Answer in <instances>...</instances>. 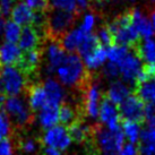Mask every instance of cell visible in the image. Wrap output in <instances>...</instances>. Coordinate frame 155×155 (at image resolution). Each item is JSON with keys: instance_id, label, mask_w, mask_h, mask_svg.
<instances>
[{"instance_id": "6da1fadb", "label": "cell", "mask_w": 155, "mask_h": 155, "mask_svg": "<svg viewBox=\"0 0 155 155\" xmlns=\"http://www.w3.org/2000/svg\"><path fill=\"white\" fill-rule=\"evenodd\" d=\"M57 81L62 86L76 87L86 78V67L76 53H67L65 60L56 70Z\"/></svg>"}, {"instance_id": "7a4b0ae2", "label": "cell", "mask_w": 155, "mask_h": 155, "mask_svg": "<svg viewBox=\"0 0 155 155\" xmlns=\"http://www.w3.org/2000/svg\"><path fill=\"white\" fill-rule=\"evenodd\" d=\"M92 135L101 155H117L126 142L121 129L110 130L103 126H100L95 128Z\"/></svg>"}, {"instance_id": "3957f363", "label": "cell", "mask_w": 155, "mask_h": 155, "mask_svg": "<svg viewBox=\"0 0 155 155\" xmlns=\"http://www.w3.org/2000/svg\"><path fill=\"white\" fill-rule=\"evenodd\" d=\"M27 85L26 74L17 66H6L0 69V93L9 96H21Z\"/></svg>"}, {"instance_id": "277c9868", "label": "cell", "mask_w": 155, "mask_h": 155, "mask_svg": "<svg viewBox=\"0 0 155 155\" xmlns=\"http://www.w3.org/2000/svg\"><path fill=\"white\" fill-rule=\"evenodd\" d=\"M109 30L112 33L113 42L117 45H124V47H133L138 43L139 35L131 25L129 13H125L118 16L108 25Z\"/></svg>"}, {"instance_id": "5b68a950", "label": "cell", "mask_w": 155, "mask_h": 155, "mask_svg": "<svg viewBox=\"0 0 155 155\" xmlns=\"http://www.w3.org/2000/svg\"><path fill=\"white\" fill-rule=\"evenodd\" d=\"M4 111L10 121L17 126L28 125L32 120V110L22 96H9L4 104Z\"/></svg>"}, {"instance_id": "8992f818", "label": "cell", "mask_w": 155, "mask_h": 155, "mask_svg": "<svg viewBox=\"0 0 155 155\" xmlns=\"http://www.w3.org/2000/svg\"><path fill=\"white\" fill-rule=\"evenodd\" d=\"M144 67L145 66L143 65V61L138 53L130 49L125 58L118 64L119 77H121V81L128 84L129 86L136 85L144 70Z\"/></svg>"}, {"instance_id": "52a82bcc", "label": "cell", "mask_w": 155, "mask_h": 155, "mask_svg": "<svg viewBox=\"0 0 155 155\" xmlns=\"http://www.w3.org/2000/svg\"><path fill=\"white\" fill-rule=\"evenodd\" d=\"M76 21V14L62 12V10H52L47 16V26L50 35L58 38L65 35L71 30V26Z\"/></svg>"}, {"instance_id": "ba28073f", "label": "cell", "mask_w": 155, "mask_h": 155, "mask_svg": "<svg viewBox=\"0 0 155 155\" xmlns=\"http://www.w3.org/2000/svg\"><path fill=\"white\" fill-rule=\"evenodd\" d=\"M41 140L45 147H53L61 152L69 148L73 143L68 128L62 125H57L52 128L44 130Z\"/></svg>"}, {"instance_id": "9c48e42d", "label": "cell", "mask_w": 155, "mask_h": 155, "mask_svg": "<svg viewBox=\"0 0 155 155\" xmlns=\"http://www.w3.org/2000/svg\"><path fill=\"white\" fill-rule=\"evenodd\" d=\"M118 108L120 118H122L124 121L140 122L145 120L146 104L143 102L137 94H130Z\"/></svg>"}, {"instance_id": "30bf717a", "label": "cell", "mask_w": 155, "mask_h": 155, "mask_svg": "<svg viewBox=\"0 0 155 155\" xmlns=\"http://www.w3.org/2000/svg\"><path fill=\"white\" fill-rule=\"evenodd\" d=\"M102 91L97 83H90L84 93V110L88 118H99L100 107L102 103Z\"/></svg>"}, {"instance_id": "8fae6325", "label": "cell", "mask_w": 155, "mask_h": 155, "mask_svg": "<svg viewBox=\"0 0 155 155\" xmlns=\"http://www.w3.org/2000/svg\"><path fill=\"white\" fill-rule=\"evenodd\" d=\"M101 125L110 130L121 129L120 126V113L118 105L113 104L107 97L102 100V103L100 107L99 118Z\"/></svg>"}, {"instance_id": "7c38bea8", "label": "cell", "mask_w": 155, "mask_h": 155, "mask_svg": "<svg viewBox=\"0 0 155 155\" xmlns=\"http://www.w3.org/2000/svg\"><path fill=\"white\" fill-rule=\"evenodd\" d=\"M129 15L131 25L134 26V28L138 33L139 38L143 40L152 39L154 35V32H153L150 17L146 16L140 9L138 8H135L131 12H129Z\"/></svg>"}, {"instance_id": "4fadbf2b", "label": "cell", "mask_w": 155, "mask_h": 155, "mask_svg": "<svg viewBox=\"0 0 155 155\" xmlns=\"http://www.w3.org/2000/svg\"><path fill=\"white\" fill-rule=\"evenodd\" d=\"M42 85H43L44 91L47 93L48 105L60 108L66 99L65 87L62 86L56 78L52 77L47 78Z\"/></svg>"}, {"instance_id": "5bb4252c", "label": "cell", "mask_w": 155, "mask_h": 155, "mask_svg": "<svg viewBox=\"0 0 155 155\" xmlns=\"http://www.w3.org/2000/svg\"><path fill=\"white\" fill-rule=\"evenodd\" d=\"M67 53L61 47L60 42L51 41L45 49V59H47V70L49 74L56 73L57 68L64 62Z\"/></svg>"}, {"instance_id": "9a60e30c", "label": "cell", "mask_w": 155, "mask_h": 155, "mask_svg": "<svg viewBox=\"0 0 155 155\" xmlns=\"http://www.w3.org/2000/svg\"><path fill=\"white\" fill-rule=\"evenodd\" d=\"M35 16H36V13L33 12L28 6H26L23 1L15 4L10 13L12 21L18 24L21 27L33 26L35 22Z\"/></svg>"}, {"instance_id": "2e32d148", "label": "cell", "mask_w": 155, "mask_h": 155, "mask_svg": "<svg viewBox=\"0 0 155 155\" xmlns=\"http://www.w3.org/2000/svg\"><path fill=\"white\" fill-rule=\"evenodd\" d=\"M23 51L18 47L17 43H8L4 42L0 45V65L16 66L22 59Z\"/></svg>"}, {"instance_id": "e0dca14e", "label": "cell", "mask_w": 155, "mask_h": 155, "mask_svg": "<svg viewBox=\"0 0 155 155\" xmlns=\"http://www.w3.org/2000/svg\"><path fill=\"white\" fill-rule=\"evenodd\" d=\"M86 33H84L79 27H75L68 31L65 35H62L60 39L61 47L64 50L69 53H75L78 51L79 47L82 45L84 39L86 38Z\"/></svg>"}, {"instance_id": "ac0fdd59", "label": "cell", "mask_w": 155, "mask_h": 155, "mask_svg": "<svg viewBox=\"0 0 155 155\" xmlns=\"http://www.w3.org/2000/svg\"><path fill=\"white\" fill-rule=\"evenodd\" d=\"M40 40H41L40 31L35 28L34 26H26L23 27L22 34L17 44L23 52H27L31 50H35L39 47Z\"/></svg>"}, {"instance_id": "d6986e66", "label": "cell", "mask_w": 155, "mask_h": 155, "mask_svg": "<svg viewBox=\"0 0 155 155\" xmlns=\"http://www.w3.org/2000/svg\"><path fill=\"white\" fill-rule=\"evenodd\" d=\"M131 94L130 92V86L126 84L122 81H112L108 91H107V99L111 101L116 105H120L129 95Z\"/></svg>"}, {"instance_id": "ffe728a7", "label": "cell", "mask_w": 155, "mask_h": 155, "mask_svg": "<svg viewBox=\"0 0 155 155\" xmlns=\"http://www.w3.org/2000/svg\"><path fill=\"white\" fill-rule=\"evenodd\" d=\"M27 103L30 105L31 110L35 112H39L41 109L48 105L47 93L44 91L43 85L38 84L30 87L27 93Z\"/></svg>"}, {"instance_id": "44dd1931", "label": "cell", "mask_w": 155, "mask_h": 155, "mask_svg": "<svg viewBox=\"0 0 155 155\" xmlns=\"http://www.w3.org/2000/svg\"><path fill=\"white\" fill-rule=\"evenodd\" d=\"M136 91L145 104L155 103V76L140 79L136 84Z\"/></svg>"}, {"instance_id": "7402d4cb", "label": "cell", "mask_w": 155, "mask_h": 155, "mask_svg": "<svg viewBox=\"0 0 155 155\" xmlns=\"http://www.w3.org/2000/svg\"><path fill=\"white\" fill-rule=\"evenodd\" d=\"M84 65L88 70H97L103 67L108 61V48L100 45L96 50L92 52L91 54L82 59Z\"/></svg>"}, {"instance_id": "603a6c76", "label": "cell", "mask_w": 155, "mask_h": 155, "mask_svg": "<svg viewBox=\"0 0 155 155\" xmlns=\"http://www.w3.org/2000/svg\"><path fill=\"white\" fill-rule=\"evenodd\" d=\"M38 121L44 130L57 126L59 122V108L45 105L38 112Z\"/></svg>"}, {"instance_id": "cb8c5ba5", "label": "cell", "mask_w": 155, "mask_h": 155, "mask_svg": "<svg viewBox=\"0 0 155 155\" xmlns=\"http://www.w3.org/2000/svg\"><path fill=\"white\" fill-rule=\"evenodd\" d=\"M41 59H42L41 51L35 49V50H31L27 52H23L22 59H21L18 65H19V68L25 74L32 73L39 67Z\"/></svg>"}, {"instance_id": "d4e9b609", "label": "cell", "mask_w": 155, "mask_h": 155, "mask_svg": "<svg viewBox=\"0 0 155 155\" xmlns=\"http://www.w3.org/2000/svg\"><path fill=\"white\" fill-rule=\"evenodd\" d=\"M137 53L146 66H155V39L143 40L138 45Z\"/></svg>"}, {"instance_id": "484cf974", "label": "cell", "mask_w": 155, "mask_h": 155, "mask_svg": "<svg viewBox=\"0 0 155 155\" xmlns=\"http://www.w3.org/2000/svg\"><path fill=\"white\" fill-rule=\"evenodd\" d=\"M143 128L140 127L139 122H134V121H124L121 125V131L125 136V139L130 144H137L140 142V136H142Z\"/></svg>"}, {"instance_id": "4316f807", "label": "cell", "mask_w": 155, "mask_h": 155, "mask_svg": "<svg viewBox=\"0 0 155 155\" xmlns=\"http://www.w3.org/2000/svg\"><path fill=\"white\" fill-rule=\"evenodd\" d=\"M68 131L71 139L77 143H83L85 142V140H87L90 138L91 135L93 134L90 126L79 120L76 121L71 126H69Z\"/></svg>"}, {"instance_id": "83f0119b", "label": "cell", "mask_w": 155, "mask_h": 155, "mask_svg": "<svg viewBox=\"0 0 155 155\" xmlns=\"http://www.w3.org/2000/svg\"><path fill=\"white\" fill-rule=\"evenodd\" d=\"M22 27L14 23L13 21H7L6 26H5L4 33L2 36L5 39V42H8V43H18V40L21 38L22 34Z\"/></svg>"}, {"instance_id": "f1b7e54d", "label": "cell", "mask_w": 155, "mask_h": 155, "mask_svg": "<svg viewBox=\"0 0 155 155\" xmlns=\"http://www.w3.org/2000/svg\"><path fill=\"white\" fill-rule=\"evenodd\" d=\"M77 120V113L70 104H62L59 108V122L65 127H69Z\"/></svg>"}, {"instance_id": "f546056e", "label": "cell", "mask_w": 155, "mask_h": 155, "mask_svg": "<svg viewBox=\"0 0 155 155\" xmlns=\"http://www.w3.org/2000/svg\"><path fill=\"white\" fill-rule=\"evenodd\" d=\"M100 47V43L97 39H96V35L94 33H91V34H87L86 38L84 39L82 45L78 49V56L81 57L82 59H84L85 57H87L88 54H91L92 52L96 50L97 48Z\"/></svg>"}, {"instance_id": "4dcf8cb0", "label": "cell", "mask_w": 155, "mask_h": 155, "mask_svg": "<svg viewBox=\"0 0 155 155\" xmlns=\"http://www.w3.org/2000/svg\"><path fill=\"white\" fill-rule=\"evenodd\" d=\"M129 51H130V48L128 47L112 44L111 47L108 48V61L118 65Z\"/></svg>"}, {"instance_id": "1f68e13d", "label": "cell", "mask_w": 155, "mask_h": 155, "mask_svg": "<svg viewBox=\"0 0 155 155\" xmlns=\"http://www.w3.org/2000/svg\"><path fill=\"white\" fill-rule=\"evenodd\" d=\"M49 6L53 10H62L74 14H76L78 9L76 0H49Z\"/></svg>"}, {"instance_id": "d6a6232c", "label": "cell", "mask_w": 155, "mask_h": 155, "mask_svg": "<svg viewBox=\"0 0 155 155\" xmlns=\"http://www.w3.org/2000/svg\"><path fill=\"white\" fill-rule=\"evenodd\" d=\"M146 127L143 128L140 143H155V117L146 119Z\"/></svg>"}, {"instance_id": "836d02e7", "label": "cell", "mask_w": 155, "mask_h": 155, "mask_svg": "<svg viewBox=\"0 0 155 155\" xmlns=\"http://www.w3.org/2000/svg\"><path fill=\"white\" fill-rule=\"evenodd\" d=\"M12 134V121L4 110H0V140L8 139Z\"/></svg>"}, {"instance_id": "e575fe53", "label": "cell", "mask_w": 155, "mask_h": 155, "mask_svg": "<svg viewBox=\"0 0 155 155\" xmlns=\"http://www.w3.org/2000/svg\"><path fill=\"white\" fill-rule=\"evenodd\" d=\"M95 35H96V39L99 41L100 45H102V47L109 48L113 43V36H112V33L110 32L108 26L100 27Z\"/></svg>"}, {"instance_id": "d590c367", "label": "cell", "mask_w": 155, "mask_h": 155, "mask_svg": "<svg viewBox=\"0 0 155 155\" xmlns=\"http://www.w3.org/2000/svg\"><path fill=\"white\" fill-rule=\"evenodd\" d=\"M95 25H96V16H95L94 13H86L84 16H83V19L81 22V25L78 26L81 30L86 33V34H91L93 30H94Z\"/></svg>"}, {"instance_id": "8d00e7d4", "label": "cell", "mask_w": 155, "mask_h": 155, "mask_svg": "<svg viewBox=\"0 0 155 155\" xmlns=\"http://www.w3.org/2000/svg\"><path fill=\"white\" fill-rule=\"evenodd\" d=\"M23 2L35 13H44L49 7V0H23Z\"/></svg>"}, {"instance_id": "74e56055", "label": "cell", "mask_w": 155, "mask_h": 155, "mask_svg": "<svg viewBox=\"0 0 155 155\" xmlns=\"http://www.w3.org/2000/svg\"><path fill=\"white\" fill-rule=\"evenodd\" d=\"M103 74L104 76L107 78H109V79H114L116 81V78L119 77V68H118V65L108 61L103 66Z\"/></svg>"}, {"instance_id": "f35d334b", "label": "cell", "mask_w": 155, "mask_h": 155, "mask_svg": "<svg viewBox=\"0 0 155 155\" xmlns=\"http://www.w3.org/2000/svg\"><path fill=\"white\" fill-rule=\"evenodd\" d=\"M21 148L24 153H27V154H32L36 151L38 148V144L35 142L34 139L32 138H26L24 139L22 143H21Z\"/></svg>"}, {"instance_id": "ab89813d", "label": "cell", "mask_w": 155, "mask_h": 155, "mask_svg": "<svg viewBox=\"0 0 155 155\" xmlns=\"http://www.w3.org/2000/svg\"><path fill=\"white\" fill-rule=\"evenodd\" d=\"M138 152L139 155H155V143H140Z\"/></svg>"}, {"instance_id": "60d3db41", "label": "cell", "mask_w": 155, "mask_h": 155, "mask_svg": "<svg viewBox=\"0 0 155 155\" xmlns=\"http://www.w3.org/2000/svg\"><path fill=\"white\" fill-rule=\"evenodd\" d=\"M14 6H15V0H0V15H2L4 17L10 15Z\"/></svg>"}, {"instance_id": "b9f144b4", "label": "cell", "mask_w": 155, "mask_h": 155, "mask_svg": "<svg viewBox=\"0 0 155 155\" xmlns=\"http://www.w3.org/2000/svg\"><path fill=\"white\" fill-rule=\"evenodd\" d=\"M117 155H139L138 146L135 145V144L127 143V144H125V145L122 146V148L119 151V153Z\"/></svg>"}, {"instance_id": "7bdbcfd3", "label": "cell", "mask_w": 155, "mask_h": 155, "mask_svg": "<svg viewBox=\"0 0 155 155\" xmlns=\"http://www.w3.org/2000/svg\"><path fill=\"white\" fill-rule=\"evenodd\" d=\"M43 154L44 155H64L62 152L57 150V148H53V147H45L43 150Z\"/></svg>"}, {"instance_id": "ee69618b", "label": "cell", "mask_w": 155, "mask_h": 155, "mask_svg": "<svg viewBox=\"0 0 155 155\" xmlns=\"http://www.w3.org/2000/svg\"><path fill=\"white\" fill-rule=\"evenodd\" d=\"M78 9H85L90 4V0H76Z\"/></svg>"}, {"instance_id": "f6af8a7d", "label": "cell", "mask_w": 155, "mask_h": 155, "mask_svg": "<svg viewBox=\"0 0 155 155\" xmlns=\"http://www.w3.org/2000/svg\"><path fill=\"white\" fill-rule=\"evenodd\" d=\"M6 23H7V21L5 19V17L2 16V15H0V35H2V33H4Z\"/></svg>"}, {"instance_id": "bcb514c9", "label": "cell", "mask_w": 155, "mask_h": 155, "mask_svg": "<svg viewBox=\"0 0 155 155\" xmlns=\"http://www.w3.org/2000/svg\"><path fill=\"white\" fill-rule=\"evenodd\" d=\"M151 23H152V27H153V32H154V35H155V10H153L151 14Z\"/></svg>"}, {"instance_id": "7dc6e473", "label": "cell", "mask_w": 155, "mask_h": 155, "mask_svg": "<svg viewBox=\"0 0 155 155\" xmlns=\"http://www.w3.org/2000/svg\"><path fill=\"white\" fill-rule=\"evenodd\" d=\"M6 95L2 94V93H0V108H4V104H5V101H6Z\"/></svg>"}, {"instance_id": "c3c4849f", "label": "cell", "mask_w": 155, "mask_h": 155, "mask_svg": "<svg viewBox=\"0 0 155 155\" xmlns=\"http://www.w3.org/2000/svg\"><path fill=\"white\" fill-rule=\"evenodd\" d=\"M151 2H153V4H155V0H150Z\"/></svg>"}, {"instance_id": "681fc988", "label": "cell", "mask_w": 155, "mask_h": 155, "mask_svg": "<svg viewBox=\"0 0 155 155\" xmlns=\"http://www.w3.org/2000/svg\"><path fill=\"white\" fill-rule=\"evenodd\" d=\"M0 155H2V154H0Z\"/></svg>"}]
</instances>
